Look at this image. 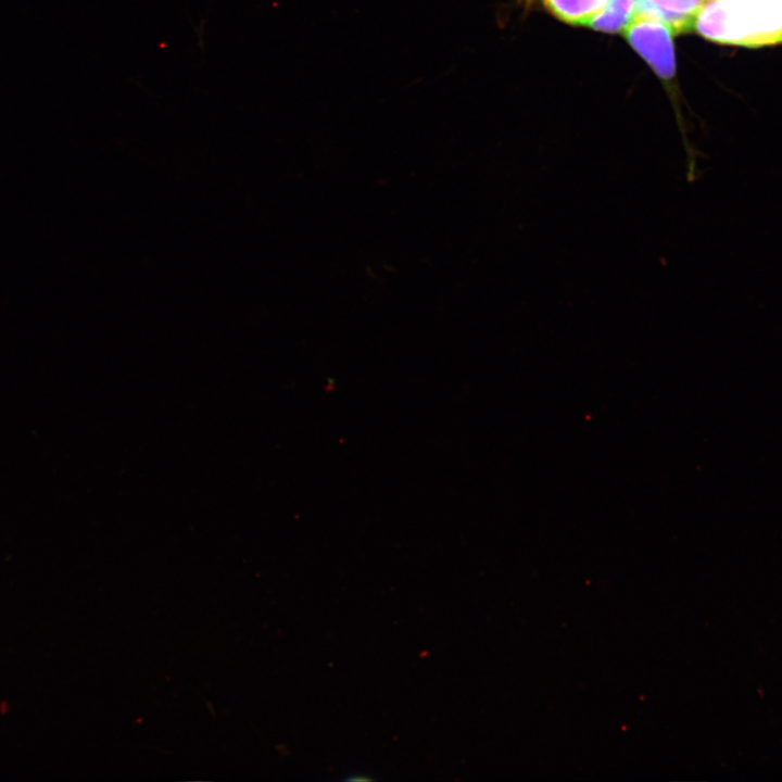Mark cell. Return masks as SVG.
I'll return each instance as SVG.
<instances>
[{
  "label": "cell",
  "mask_w": 782,
  "mask_h": 782,
  "mask_svg": "<svg viewBox=\"0 0 782 782\" xmlns=\"http://www.w3.org/2000/svg\"><path fill=\"white\" fill-rule=\"evenodd\" d=\"M634 12V0H608L604 10L585 26L607 33L622 31L633 18Z\"/></svg>",
  "instance_id": "4"
},
{
  "label": "cell",
  "mask_w": 782,
  "mask_h": 782,
  "mask_svg": "<svg viewBox=\"0 0 782 782\" xmlns=\"http://www.w3.org/2000/svg\"><path fill=\"white\" fill-rule=\"evenodd\" d=\"M608 0H544L546 7L560 20L585 25L604 10Z\"/></svg>",
  "instance_id": "5"
},
{
  "label": "cell",
  "mask_w": 782,
  "mask_h": 782,
  "mask_svg": "<svg viewBox=\"0 0 782 782\" xmlns=\"http://www.w3.org/2000/svg\"><path fill=\"white\" fill-rule=\"evenodd\" d=\"M693 30L729 46H782V0H706Z\"/></svg>",
  "instance_id": "1"
},
{
  "label": "cell",
  "mask_w": 782,
  "mask_h": 782,
  "mask_svg": "<svg viewBox=\"0 0 782 782\" xmlns=\"http://www.w3.org/2000/svg\"><path fill=\"white\" fill-rule=\"evenodd\" d=\"M368 779H369V778H366V777L363 775V774H362V775L353 774L352 777H349V778H346L345 780H349V781H360V780H368Z\"/></svg>",
  "instance_id": "6"
},
{
  "label": "cell",
  "mask_w": 782,
  "mask_h": 782,
  "mask_svg": "<svg viewBox=\"0 0 782 782\" xmlns=\"http://www.w3.org/2000/svg\"><path fill=\"white\" fill-rule=\"evenodd\" d=\"M629 43L644 58L655 73L668 79L676 71L671 29L663 22L634 14L622 30Z\"/></svg>",
  "instance_id": "2"
},
{
  "label": "cell",
  "mask_w": 782,
  "mask_h": 782,
  "mask_svg": "<svg viewBox=\"0 0 782 782\" xmlns=\"http://www.w3.org/2000/svg\"><path fill=\"white\" fill-rule=\"evenodd\" d=\"M706 0H634V14L658 20L672 33L693 30L695 18Z\"/></svg>",
  "instance_id": "3"
}]
</instances>
